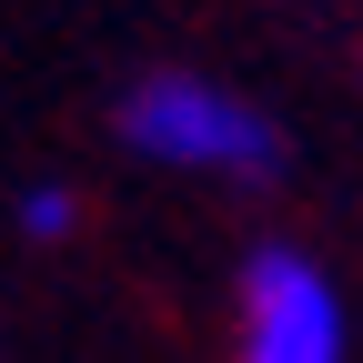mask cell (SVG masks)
<instances>
[{
  "label": "cell",
  "mask_w": 363,
  "mask_h": 363,
  "mask_svg": "<svg viewBox=\"0 0 363 363\" xmlns=\"http://www.w3.org/2000/svg\"><path fill=\"white\" fill-rule=\"evenodd\" d=\"M121 142L142 152V162L222 172V182L283 172V131H272V111H252L242 91H222V81H202V71H152V81L121 101Z\"/></svg>",
  "instance_id": "1"
},
{
  "label": "cell",
  "mask_w": 363,
  "mask_h": 363,
  "mask_svg": "<svg viewBox=\"0 0 363 363\" xmlns=\"http://www.w3.org/2000/svg\"><path fill=\"white\" fill-rule=\"evenodd\" d=\"M233 363H343V303L313 252L262 242L242 262V353Z\"/></svg>",
  "instance_id": "2"
},
{
  "label": "cell",
  "mask_w": 363,
  "mask_h": 363,
  "mask_svg": "<svg viewBox=\"0 0 363 363\" xmlns=\"http://www.w3.org/2000/svg\"><path fill=\"white\" fill-rule=\"evenodd\" d=\"M21 233H30V242H61V233H71V192H61V182L21 192Z\"/></svg>",
  "instance_id": "3"
}]
</instances>
